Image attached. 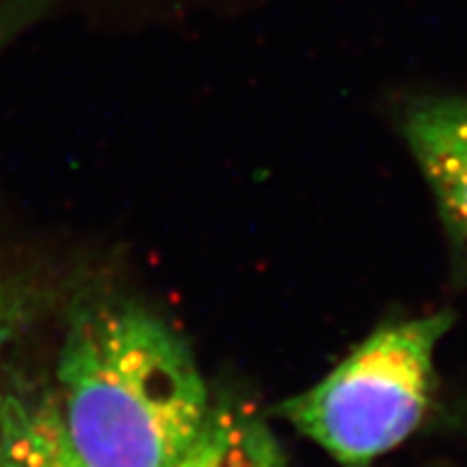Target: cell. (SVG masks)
<instances>
[{
  "label": "cell",
  "instance_id": "cell-1",
  "mask_svg": "<svg viewBox=\"0 0 467 467\" xmlns=\"http://www.w3.org/2000/svg\"><path fill=\"white\" fill-rule=\"evenodd\" d=\"M57 402L87 467H175L213 405L189 344L165 318L87 292L67 312Z\"/></svg>",
  "mask_w": 467,
  "mask_h": 467
},
{
  "label": "cell",
  "instance_id": "cell-2",
  "mask_svg": "<svg viewBox=\"0 0 467 467\" xmlns=\"http://www.w3.org/2000/svg\"><path fill=\"white\" fill-rule=\"evenodd\" d=\"M451 325L452 314L443 312L385 327L279 413L342 465H368L422 422L435 348Z\"/></svg>",
  "mask_w": 467,
  "mask_h": 467
},
{
  "label": "cell",
  "instance_id": "cell-3",
  "mask_svg": "<svg viewBox=\"0 0 467 467\" xmlns=\"http://www.w3.org/2000/svg\"><path fill=\"white\" fill-rule=\"evenodd\" d=\"M405 137L443 219L467 244V100L433 98L413 104L405 119Z\"/></svg>",
  "mask_w": 467,
  "mask_h": 467
},
{
  "label": "cell",
  "instance_id": "cell-4",
  "mask_svg": "<svg viewBox=\"0 0 467 467\" xmlns=\"http://www.w3.org/2000/svg\"><path fill=\"white\" fill-rule=\"evenodd\" d=\"M0 467H87L57 394L31 385L0 388Z\"/></svg>",
  "mask_w": 467,
  "mask_h": 467
},
{
  "label": "cell",
  "instance_id": "cell-5",
  "mask_svg": "<svg viewBox=\"0 0 467 467\" xmlns=\"http://www.w3.org/2000/svg\"><path fill=\"white\" fill-rule=\"evenodd\" d=\"M175 467H288L282 448L260 413L244 402L221 399Z\"/></svg>",
  "mask_w": 467,
  "mask_h": 467
},
{
  "label": "cell",
  "instance_id": "cell-6",
  "mask_svg": "<svg viewBox=\"0 0 467 467\" xmlns=\"http://www.w3.org/2000/svg\"><path fill=\"white\" fill-rule=\"evenodd\" d=\"M42 307V288L0 260V350L25 334Z\"/></svg>",
  "mask_w": 467,
  "mask_h": 467
}]
</instances>
